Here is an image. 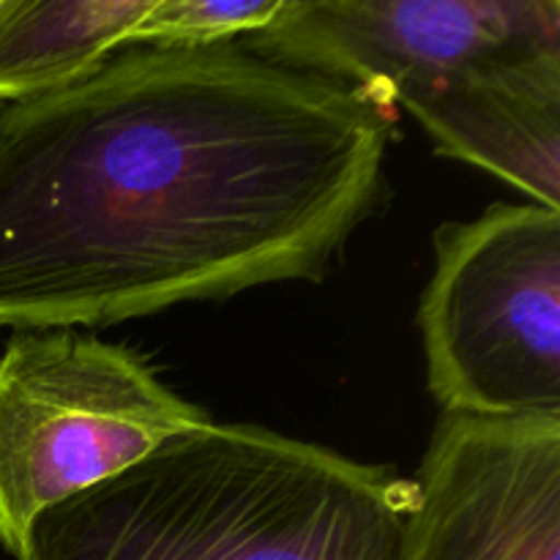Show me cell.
Masks as SVG:
<instances>
[{
  "mask_svg": "<svg viewBox=\"0 0 560 560\" xmlns=\"http://www.w3.org/2000/svg\"><path fill=\"white\" fill-rule=\"evenodd\" d=\"M386 113L238 44L140 47L0 109V328L109 326L326 277Z\"/></svg>",
  "mask_w": 560,
  "mask_h": 560,
  "instance_id": "1",
  "label": "cell"
},
{
  "mask_svg": "<svg viewBox=\"0 0 560 560\" xmlns=\"http://www.w3.org/2000/svg\"><path fill=\"white\" fill-rule=\"evenodd\" d=\"M416 509L392 470L208 421L38 514L16 560H410Z\"/></svg>",
  "mask_w": 560,
  "mask_h": 560,
  "instance_id": "2",
  "label": "cell"
},
{
  "mask_svg": "<svg viewBox=\"0 0 560 560\" xmlns=\"http://www.w3.org/2000/svg\"><path fill=\"white\" fill-rule=\"evenodd\" d=\"M419 326L443 413L560 419V211L443 224Z\"/></svg>",
  "mask_w": 560,
  "mask_h": 560,
  "instance_id": "3",
  "label": "cell"
},
{
  "mask_svg": "<svg viewBox=\"0 0 560 560\" xmlns=\"http://www.w3.org/2000/svg\"><path fill=\"white\" fill-rule=\"evenodd\" d=\"M208 421L124 345L22 331L0 355V545L16 558L38 514Z\"/></svg>",
  "mask_w": 560,
  "mask_h": 560,
  "instance_id": "4",
  "label": "cell"
},
{
  "mask_svg": "<svg viewBox=\"0 0 560 560\" xmlns=\"http://www.w3.org/2000/svg\"><path fill=\"white\" fill-rule=\"evenodd\" d=\"M244 42L386 113L498 55L560 44V0H284Z\"/></svg>",
  "mask_w": 560,
  "mask_h": 560,
  "instance_id": "5",
  "label": "cell"
},
{
  "mask_svg": "<svg viewBox=\"0 0 560 560\" xmlns=\"http://www.w3.org/2000/svg\"><path fill=\"white\" fill-rule=\"evenodd\" d=\"M410 560H560V419L443 413Z\"/></svg>",
  "mask_w": 560,
  "mask_h": 560,
  "instance_id": "6",
  "label": "cell"
},
{
  "mask_svg": "<svg viewBox=\"0 0 560 560\" xmlns=\"http://www.w3.org/2000/svg\"><path fill=\"white\" fill-rule=\"evenodd\" d=\"M405 109L443 153L560 211V44L470 66Z\"/></svg>",
  "mask_w": 560,
  "mask_h": 560,
  "instance_id": "7",
  "label": "cell"
},
{
  "mask_svg": "<svg viewBox=\"0 0 560 560\" xmlns=\"http://www.w3.org/2000/svg\"><path fill=\"white\" fill-rule=\"evenodd\" d=\"M153 0H0V102H27L91 74L135 42Z\"/></svg>",
  "mask_w": 560,
  "mask_h": 560,
  "instance_id": "8",
  "label": "cell"
},
{
  "mask_svg": "<svg viewBox=\"0 0 560 560\" xmlns=\"http://www.w3.org/2000/svg\"><path fill=\"white\" fill-rule=\"evenodd\" d=\"M284 0H153L135 42L148 47H213L262 31Z\"/></svg>",
  "mask_w": 560,
  "mask_h": 560,
  "instance_id": "9",
  "label": "cell"
}]
</instances>
